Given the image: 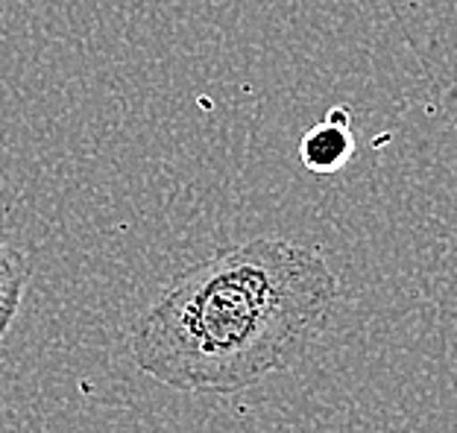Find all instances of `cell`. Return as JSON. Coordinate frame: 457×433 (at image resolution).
I'll use <instances>...</instances> for the list:
<instances>
[{
    "label": "cell",
    "mask_w": 457,
    "mask_h": 433,
    "mask_svg": "<svg viewBox=\"0 0 457 433\" xmlns=\"http://www.w3.org/2000/svg\"><path fill=\"white\" fill-rule=\"evenodd\" d=\"M340 282L317 249L253 237L194 264L132 325L138 372L179 393L232 396L303 360Z\"/></svg>",
    "instance_id": "6da1fadb"
},
{
    "label": "cell",
    "mask_w": 457,
    "mask_h": 433,
    "mask_svg": "<svg viewBox=\"0 0 457 433\" xmlns=\"http://www.w3.org/2000/svg\"><path fill=\"white\" fill-rule=\"evenodd\" d=\"M355 156V135H352V115L346 106L328 109V115L314 123L299 141V161L314 176H331L346 167Z\"/></svg>",
    "instance_id": "7a4b0ae2"
},
{
    "label": "cell",
    "mask_w": 457,
    "mask_h": 433,
    "mask_svg": "<svg viewBox=\"0 0 457 433\" xmlns=\"http://www.w3.org/2000/svg\"><path fill=\"white\" fill-rule=\"evenodd\" d=\"M27 282H29L27 257L15 249L0 246V339L6 337V331L15 323L21 298H24V290H27Z\"/></svg>",
    "instance_id": "3957f363"
},
{
    "label": "cell",
    "mask_w": 457,
    "mask_h": 433,
    "mask_svg": "<svg viewBox=\"0 0 457 433\" xmlns=\"http://www.w3.org/2000/svg\"><path fill=\"white\" fill-rule=\"evenodd\" d=\"M0 246H4V243H0Z\"/></svg>",
    "instance_id": "277c9868"
}]
</instances>
